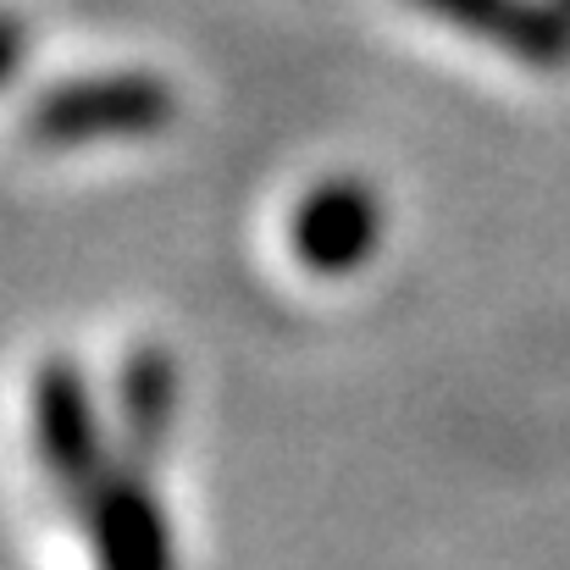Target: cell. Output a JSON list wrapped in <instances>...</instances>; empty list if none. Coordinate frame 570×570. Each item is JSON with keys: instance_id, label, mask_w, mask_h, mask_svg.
<instances>
[{"instance_id": "1", "label": "cell", "mask_w": 570, "mask_h": 570, "mask_svg": "<svg viewBox=\"0 0 570 570\" xmlns=\"http://www.w3.org/2000/svg\"><path fill=\"white\" fill-rule=\"evenodd\" d=\"M178 117V100L150 72H106L78 78L67 89H50L28 111V139L50 150H83V145H128L156 139Z\"/></svg>"}, {"instance_id": "2", "label": "cell", "mask_w": 570, "mask_h": 570, "mask_svg": "<svg viewBox=\"0 0 570 570\" xmlns=\"http://www.w3.org/2000/svg\"><path fill=\"white\" fill-rule=\"evenodd\" d=\"M28 426H33V454L50 476V488L72 504V515L89 504V493L111 476V443L106 421L95 410V393L78 361L50 355L33 372V399H28Z\"/></svg>"}, {"instance_id": "3", "label": "cell", "mask_w": 570, "mask_h": 570, "mask_svg": "<svg viewBox=\"0 0 570 570\" xmlns=\"http://www.w3.org/2000/svg\"><path fill=\"white\" fill-rule=\"evenodd\" d=\"M78 521L89 532L95 570H178L173 521L150 488V471H139L128 460L111 465V476L89 493Z\"/></svg>"}, {"instance_id": "4", "label": "cell", "mask_w": 570, "mask_h": 570, "mask_svg": "<svg viewBox=\"0 0 570 570\" xmlns=\"http://www.w3.org/2000/svg\"><path fill=\"white\" fill-rule=\"evenodd\" d=\"M288 244L305 272L316 277H350L361 272L382 244V199L361 178H327L294 205Z\"/></svg>"}, {"instance_id": "5", "label": "cell", "mask_w": 570, "mask_h": 570, "mask_svg": "<svg viewBox=\"0 0 570 570\" xmlns=\"http://www.w3.org/2000/svg\"><path fill=\"white\" fill-rule=\"evenodd\" d=\"M432 17L476 33L493 50H510L527 67H566L570 61V17L538 0H415Z\"/></svg>"}, {"instance_id": "6", "label": "cell", "mask_w": 570, "mask_h": 570, "mask_svg": "<svg viewBox=\"0 0 570 570\" xmlns=\"http://www.w3.org/2000/svg\"><path fill=\"white\" fill-rule=\"evenodd\" d=\"M178 426V366L161 344H139L122 361L117 377V438H122V460L139 471H156V460L167 454Z\"/></svg>"}, {"instance_id": "7", "label": "cell", "mask_w": 570, "mask_h": 570, "mask_svg": "<svg viewBox=\"0 0 570 570\" xmlns=\"http://www.w3.org/2000/svg\"><path fill=\"white\" fill-rule=\"evenodd\" d=\"M22 50H28V39H22V22L0 11V89H6V78L22 67Z\"/></svg>"}]
</instances>
